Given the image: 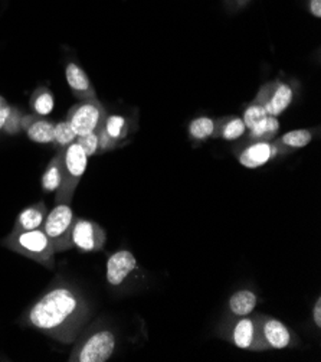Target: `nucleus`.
I'll return each mask as SVG.
<instances>
[{
	"label": "nucleus",
	"mask_w": 321,
	"mask_h": 362,
	"mask_svg": "<svg viewBox=\"0 0 321 362\" xmlns=\"http://www.w3.org/2000/svg\"><path fill=\"white\" fill-rule=\"evenodd\" d=\"M90 316L91 309L83 293L73 286L58 284L28 309L23 325L62 344H73Z\"/></svg>",
	"instance_id": "f257e3e1"
},
{
	"label": "nucleus",
	"mask_w": 321,
	"mask_h": 362,
	"mask_svg": "<svg viewBox=\"0 0 321 362\" xmlns=\"http://www.w3.org/2000/svg\"><path fill=\"white\" fill-rule=\"evenodd\" d=\"M4 245L20 256H25L26 259H30L37 262L38 264L54 270L55 267V250L47 237V234L40 230L32 231H20L15 233L12 231L5 240Z\"/></svg>",
	"instance_id": "f03ea898"
},
{
	"label": "nucleus",
	"mask_w": 321,
	"mask_h": 362,
	"mask_svg": "<svg viewBox=\"0 0 321 362\" xmlns=\"http://www.w3.org/2000/svg\"><path fill=\"white\" fill-rule=\"evenodd\" d=\"M88 165V156L77 141L71 143L63 149V175L62 184L56 191L55 202L56 204H69L73 202L75 189L84 176Z\"/></svg>",
	"instance_id": "7ed1b4c3"
},
{
	"label": "nucleus",
	"mask_w": 321,
	"mask_h": 362,
	"mask_svg": "<svg viewBox=\"0 0 321 362\" xmlns=\"http://www.w3.org/2000/svg\"><path fill=\"white\" fill-rule=\"evenodd\" d=\"M116 349V335L110 329H95L80 338L69 355L71 362H105Z\"/></svg>",
	"instance_id": "20e7f679"
},
{
	"label": "nucleus",
	"mask_w": 321,
	"mask_h": 362,
	"mask_svg": "<svg viewBox=\"0 0 321 362\" xmlns=\"http://www.w3.org/2000/svg\"><path fill=\"white\" fill-rule=\"evenodd\" d=\"M75 215L69 204H56L51 209L42 224V231L49 238L55 252H63L73 247L71 233H73Z\"/></svg>",
	"instance_id": "39448f33"
},
{
	"label": "nucleus",
	"mask_w": 321,
	"mask_h": 362,
	"mask_svg": "<svg viewBox=\"0 0 321 362\" xmlns=\"http://www.w3.org/2000/svg\"><path fill=\"white\" fill-rule=\"evenodd\" d=\"M107 119L104 105L97 100H84L73 105L66 113V122L78 136L98 132Z\"/></svg>",
	"instance_id": "423d86ee"
},
{
	"label": "nucleus",
	"mask_w": 321,
	"mask_h": 362,
	"mask_svg": "<svg viewBox=\"0 0 321 362\" xmlns=\"http://www.w3.org/2000/svg\"><path fill=\"white\" fill-rule=\"evenodd\" d=\"M293 87L279 80H274L264 84L255 97V100L265 108V112L274 117H278L287 110L293 103Z\"/></svg>",
	"instance_id": "0eeeda50"
},
{
	"label": "nucleus",
	"mask_w": 321,
	"mask_h": 362,
	"mask_svg": "<svg viewBox=\"0 0 321 362\" xmlns=\"http://www.w3.org/2000/svg\"><path fill=\"white\" fill-rule=\"evenodd\" d=\"M71 241H73V247L78 248L80 251L94 252L104 248L107 233L99 224L75 216Z\"/></svg>",
	"instance_id": "6e6552de"
},
{
	"label": "nucleus",
	"mask_w": 321,
	"mask_h": 362,
	"mask_svg": "<svg viewBox=\"0 0 321 362\" xmlns=\"http://www.w3.org/2000/svg\"><path fill=\"white\" fill-rule=\"evenodd\" d=\"M231 342L243 351H264L267 349L257 317H239L231 328Z\"/></svg>",
	"instance_id": "1a4fd4ad"
},
{
	"label": "nucleus",
	"mask_w": 321,
	"mask_h": 362,
	"mask_svg": "<svg viewBox=\"0 0 321 362\" xmlns=\"http://www.w3.org/2000/svg\"><path fill=\"white\" fill-rule=\"evenodd\" d=\"M257 319L267 349H284L293 345L294 335L281 320L264 315H258Z\"/></svg>",
	"instance_id": "9d476101"
},
{
	"label": "nucleus",
	"mask_w": 321,
	"mask_h": 362,
	"mask_svg": "<svg viewBox=\"0 0 321 362\" xmlns=\"http://www.w3.org/2000/svg\"><path fill=\"white\" fill-rule=\"evenodd\" d=\"M279 148L274 141H253L236 152V158L243 168L257 169L279 155Z\"/></svg>",
	"instance_id": "9b49d317"
},
{
	"label": "nucleus",
	"mask_w": 321,
	"mask_h": 362,
	"mask_svg": "<svg viewBox=\"0 0 321 362\" xmlns=\"http://www.w3.org/2000/svg\"><path fill=\"white\" fill-rule=\"evenodd\" d=\"M137 270V260L128 250L113 252L107 262L105 279L113 287H120Z\"/></svg>",
	"instance_id": "f8f14e48"
},
{
	"label": "nucleus",
	"mask_w": 321,
	"mask_h": 362,
	"mask_svg": "<svg viewBox=\"0 0 321 362\" xmlns=\"http://www.w3.org/2000/svg\"><path fill=\"white\" fill-rule=\"evenodd\" d=\"M128 120L124 116H109L102 127L98 130V149L99 152H109L119 146L121 140L128 136Z\"/></svg>",
	"instance_id": "ddd939ff"
},
{
	"label": "nucleus",
	"mask_w": 321,
	"mask_h": 362,
	"mask_svg": "<svg viewBox=\"0 0 321 362\" xmlns=\"http://www.w3.org/2000/svg\"><path fill=\"white\" fill-rule=\"evenodd\" d=\"M65 77L68 87L73 91L75 98L81 101L97 98V93L91 84V80L88 78L84 68H81L78 64L68 62L65 68Z\"/></svg>",
	"instance_id": "4468645a"
},
{
	"label": "nucleus",
	"mask_w": 321,
	"mask_h": 362,
	"mask_svg": "<svg viewBox=\"0 0 321 362\" xmlns=\"http://www.w3.org/2000/svg\"><path fill=\"white\" fill-rule=\"evenodd\" d=\"M54 127H55V123H52L51 120L42 116L29 115L22 117V130L35 143H41V144L52 143Z\"/></svg>",
	"instance_id": "2eb2a0df"
},
{
	"label": "nucleus",
	"mask_w": 321,
	"mask_h": 362,
	"mask_svg": "<svg viewBox=\"0 0 321 362\" xmlns=\"http://www.w3.org/2000/svg\"><path fill=\"white\" fill-rule=\"evenodd\" d=\"M47 215H48V208L45 202L41 201L37 204H32L19 212L12 231L20 233V231L40 230L42 228Z\"/></svg>",
	"instance_id": "dca6fc26"
},
{
	"label": "nucleus",
	"mask_w": 321,
	"mask_h": 362,
	"mask_svg": "<svg viewBox=\"0 0 321 362\" xmlns=\"http://www.w3.org/2000/svg\"><path fill=\"white\" fill-rule=\"evenodd\" d=\"M246 127L242 117L238 116H225L215 119V132L212 139H222L226 141H234L245 136Z\"/></svg>",
	"instance_id": "f3484780"
},
{
	"label": "nucleus",
	"mask_w": 321,
	"mask_h": 362,
	"mask_svg": "<svg viewBox=\"0 0 321 362\" xmlns=\"http://www.w3.org/2000/svg\"><path fill=\"white\" fill-rule=\"evenodd\" d=\"M63 175V149L58 151V153L48 163L44 175H42V189L45 194L56 192L62 184Z\"/></svg>",
	"instance_id": "a211bd4d"
},
{
	"label": "nucleus",
	"mask_w": 321,
	"mask_h": 362,
	"mask_svg": "<svg viewBox=\"0 0 321 362\" xmlns=\"http://www.w3.org/2000/svg\"><path fill=\"white\" fill-rule=\"evenodd\" d=\"M258 303V298L253 291H248V288H243V291H238L229 298V310L234 316L236 317H243L249 316L254 310Z\"/></svg>",
	"instance_id": "6ab92c4d"
},
{
	"label": "nucleus",
	"mask_w": 321,
	"mask_h": 362,
	"mask_svg": "<svg viewBox=\"0 0 321 362\" xmlns=\"http://www.w3.org/2000/svg\"><path fill=\"white\" fill-rule=\"evenodd\" d=\"M248 143L253 141H272L279 132V122L274 116H265L261 122L248 130Z\"/></svg>",
	"instance_id": "aec40b11"
},
{
	"label": "nucleus",
	"mask_w": 321,
	"mask_h": 362,
	"mask_svg": "<svg viewBox=\"0 0 321 362\" xmlns=\"http://www.w3.org/2000/svg\"><path fill=\"white\" fill-rule=\"evenodd\" d=\"M313 140V132L307 129H298L285 133L282 137L275 140L274 143L279 148V151H296L305 148Z\"/></svg>",
	"instance_id": "412c9836"
},
{
	"label": "nucleus",
	"mask_w": 321,
	"mask_h": 362,
	"mask_svg": "<svg viewBox=\"0 0 321 362\" xmlns=\"http://www.w3.org/2000/svg\"><path fill=\"white\" fill-rule=\"evenodd\" d=\"M29 104H30L33 115L45 117L52 113L54 105H55V98H54L52 91L48 87H40L33 91Z\"/></svg>",
	"instance_id": "4be33fe9"
},
{
	"label": "nucleus",
	"mask_w": 321,
	"mask_h": 362,
	"mask_svg": "<svg viewBox=\"0 0 321 362\" xmlns=\"http://www.w3.org/2000/svg\"><path fill=\"white\" fill-rule=\"evenodd\" d=\"M215 132V119L210 117H198L189 124V134L196 141H205L212 139Z\"/></svg>",
	"instance_id": "5701e85b"
},
{
	"label": "nucleus",
	"mask_w": 321,
	"mask_h": 362,
	"mask_svg": "<svg viewBox=\"0 0 321 362\" xmlns=\"http://www.w3.org/2000/svg\"><path fill=\"white\" fill-rule=\"evenodd\" d=\"M77 140V134L74 133V130L71 129V126L68 124V122H61L56 123L54 127V144L58 151L65 149L66 146H69L71 143H74Z\"/></svg>",
	"instance_id": "b1692460"
},
{
	"label": "nucleus",
	"mask_w": 321,
	"mask_h": 362,
	"mask_svg": "<svg viewBox=\"0 0 321 362\" xmlns=\"http://www.w3.org/2000/svg\"><path fill=\"white\" fill-rule=\"evenodd\" d=\"M265 116H268V113L265 112V108H264L257 100H254L251 104H249V105L245 108V112H243L242 120H243V123H245L246 130H249L253 126H255V124H257L258 122H261Z\"/></svg>",
	"instance_id": "393cba45"
},
{
	"label": "nucleus",
	"mask_w": 321,
	"mask_h": 362,
	"mask_svg": "<svg viewBox=\"0 0 321 362\" xmlns=\"http://www.w3.org/2000/svg\"><path fill=\"white\" fill-rule=\"evenodd\" d=\"M75 141L84 149V152L87 153L88 158L94 156L99 152V149H98V132L84 134V136H78Z\"/></svg>",
	"instance_id": "a878e982"
},
{
	"label": "nucleus",
	"mask_w": 321,
	"mask_h": 362,
	"mask_svg": "<svg viewBox=\"0 0 321 362\" xmlns=\"http://www.w3.org/2000/svg\"><path fill=\"white\" fill-rule=\"evenodd\" d=\"M22 117H23V115L20 113L19 108L12 107L9 117L5 123L4 132H6L8 134H18L22 130Z\"/></svg>",
	"instance_id": "bb28decb"
},
{
	"label": "nucleus",
	"mask_w": 321,
	"mask_h": 362,
	"mask_svg": "<svg viewBox=\"0 0 321 362\" xmlns=\"http://www.w3.org/2000/svg\"><path fill=\"white\" fill-rule=\"evenodd\" d=\"M11 108H12V105L2 95H0V130H4V127H5V123L11 113Z\"/></svg>",
	"instance_id": "cd10ccee"
},
{
	"label": "nucleus",
	"mask_w": 321,
	"mask_h": 362,
	"mask_svg": "<svg viewBox=\"0 0 321 362\" xmlns=\"http://www.w3.org/2000/svg\"><path fill=\"white\" fill-rule=\"evenodd\" d=\"M313 320L315 323V327H321V298H317L314 308H313Z\"/></svg>",
	"instance_id": "c85d7f7f"
},
{
	"label": "nucleus",
	"mask_w": 321,
	"mask_h": 362,
	"mask_svg": "<svg viewBox=\"0 0 321 362\" xmlns=\"http://www.w3.org/2000/svg\"><path fill=\"white\" fill-rule=\"evenodd\" d=\"M310 12L315 18L321 16V0H310Z\"/></svg>",
	"instance_id": "c756f323"
},
{
	"label": "nucleus",
	"mask_w": 321,
	"mask_h": 362,
	"mask_svg": "<svg viewBox=\"0 0 321 362\" xmlns=\"http://www.w3.org/2000/svg\"><path fill=\"white\" fill-rule=\"evenodd\" d=\"M248 2L249 0H226V4L231 5V8H236V9L245 6Z\"/></svg>",
	"instance_id": "7c9ffc66"
}]
</instances>
